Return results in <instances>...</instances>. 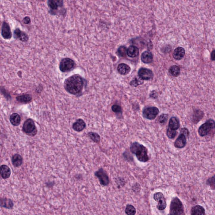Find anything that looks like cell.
I'll return each mask as SVG.
<instances>
[{"instance_id":"obj_25","label":"cell","mask_w":215,"mask_h":215,"mask_svg":"<svg viewBox=\"0 0 215 215\" xmlns=\"http://www.w3.org/2000/svg\"><path fill=\"white\" fill-rule=\"evenodd\" d=\"M32 98V96L30 94H24L16 97V99L18 101L23 103L29 102L31 101Z\"/></svg>"},{"instance_id":"obj_4","label":"cell","mask_w":215,"mask_h":215,"mask_svg":"<svg viewBox=\"0 0 215 215\" xmlns=\"http://www.w3.org/2000/svg\"><path fill=\"white\" fill-rule=\"evenodd\" d=\"M22 130L25 134L31 136H35L37 132L34 122L30 119H27L24 122Z\"/></svg>"},{"instance_id":"obj_20","label":"cell","mask_w":215,"mask_h":215,"mask_svg":"<svg viewBox=\"0 0 215 215\" xmlns=\"http://www.w3.org/2000/svg\"><path fill=\"white\" fill-rule=\"evenodd\" d=\"M139 49L135 46L131 45L127 49V54L131 58H134L139 55Z\"/></svg>"},{"instance_id":"obj_15","label":"cell","mask_w":215,"mask_h":215,"mask_svg":"<svg viewBox=\"0 0 215 215\" xmlns=\"http://www.w3.org/2000/svg\"><path fill=\"white\" fill-rule=\"evenodd\" d=\"M185 54V50L184 48L179 47L175 49L173 54V58L175 59L179 60L184 57Z\"/></svg>"},{"instance_id":"obj_24","label":"cell","mask_w":215,"mask_h":215,"mask_svg":"<svg viewBox=\"0 0 215 215\" xmlns=\"http://www.w3.org/2000/svg\"><path fill=\"white\" fill-rule=\"evenodd\" d=\"M191 214L192 215L205 214V210L203 207L200 205H196L192 209Z\"/></svg>"},{"instance_id":"obj_27","label":"cell","mask_w":215,"mask_h":215,"mask_svg":"<svg viewBox=\"0 0 215 215\" xmlns=\"http://www.w3.org/2000/svg\"><path fill=\"white\" fill-rule=\"evenodd\" d=\"M203 116L204 114L202 111L199 110H195L194 113V123H197L200 120H201V119H202Z\"/></svg>"},{"instance_id":"obj_11","label":"cell","mask_w":215,"mask_h":215,"mask_svg":"<svg viewBox=\"0 0 215 215\" xmlns=\"http://www.w3.org/2000/svg\"><path fill=\"white\" fill-rule=\"evenodd\" d=\"M1 35L5 40H9L12 38V34L11 28L7 22H3L1 28Z\"/></svg>"},{"instance_id":"obj_36","label":"cell","mask_w":215,"mask_h":215,"mask_svg":"<svg viewBox=\"0 0 215 215\" xmlns=\"http://www.w3.org/2000/svg\"><path fill=\"white\" fill-rule=\"evenodd\" d=\"M23 21L24 24H29L31 22V20H30V18L29 17H24Z\"/></svg>"},{"instance_id":"obj_19","label":"cell","mask_w":215,"mask_h":215,"mask_svg":"<svg viewBox=\"0 0 215 215\" xmlns=\"http://www.w3.org/2000/svg\"><path fill=\"white\" fill-rule=\"evenodd\" d=\"M12 163L14 166L18 167L22 165L23 162V158L20 155L15 154L12 157Z\"/></svg>"},{"instance_id":"obj_32","label":"cell","mask_w":215,"mask_h":215,"mask_svg":"<svg viewBox=\"0 0 215 215\" xmlns=\"http://www.w3.org/2000/svg\"><path fill=\"white\" fill-rule=\"evenodd\" d=\"M118 53L120 56L126 57L127 54V49L125 46H120L118 49Z\"/></svg>"},{"instance_id":"obj_3","label":"cell","mask_w":215,"mask_h":215,"mask_svg":"<svg viewBox=\"0 0 215 215\" xmlns=\"http://www.w3.org/2000/svg\"><path fill=\"white\" fill-rule=\"evenodd\" d=\"M170 214H184V209L182 203L179 198L175 197L172 199L170 205Z\"/></svg>"},{"instance_id":"obj_9","label":"cell","mask_w":215,"mask_h":215,"mask_svg":"<svg viewBox=\"0 0 215 215\" xmlns=\"http://www.w3.org/2000/svg\"><path fill=\"white\" fill-rule=\"evenodd\" d=\"M153 198L156 201L158 202V209L160 211L164 210L167 207V203L164 194L161 192H156L154 194Z\"/></svg>"},{"instance_id":"obj_12","label":"cell","mask_w":215,"mask_h":215,"mask_svg":"<svg viewBox=\"0 0 215 215\" xmlns=\"http://www.w3.org/2000/svg\"><path fill=\"white\" fill-rule=\"evenodd\" d=\"M14 36L15 38L18 39L23 42H26L29 39L28 35L19 28H17L14 31Z\"/></svg>"},{"instance_id":"obj_6","label":"cell","mask_w":215,"mask_h":215,"mask_svg":"<svg viewBox=\"0 0 215 215\" xmlns=\"http://www.w3.org/2000/svg\"><path fill=\"white\" fill-rule=\"evenodd\" d=\"M75 63L70 58H65L62 60L59 64V69L63 72H68L74 68Z\"/></svg>"},{"instance_id":"obj_28","label":"cell","mask_w":215,"mask_h":215,"mask_svg":"<svg viewBox=\"0 0 215 215\" xmlns=\"http://www.w3.org/2000/svg\"><path fill=\"white\" fill-rule=\"evenodd\" d=\"M88 136L92 141L96 143H98L100 141V136L95 132L90 131L88 133Z\"/></svg>"},{"instance_id":"obj_7","label":"cell","mask_w":215,"mask_h":215,"mask_svg":"<svg viewBox=\"0 0 215 215\" xmlns=\"http://www.w3.org/2000/svg\"><path fill=\"white\" fill-rule=\"evenodd\" d=\"M95 175L98 178L100 183L103 186H107L109 183V176L102 168H101L96 171L95 173Z\"/></svg>"},{"instance_id":"obj_16","label":"cell","mask_w":215,"mask_h":215,"mask_svg":"<svg viewBox=\"0 0 215 215\" xmlns=\"http://www.w3.org/2000/svg\"><path fill=\"white\" fill-rule=\"evenodd\" d=\"M141 61L145 64H149L153 61L152 54L148 51L144 52L141 55Z\"/></svg>"},{"instance_id":"obj_14","label":"cell","mask_w":215,"mask_h":215,"mask_svg":"<svg viewBox=\"0 0 215 215\" xmlns=\"http://www.w3.org/2000/svg\"><path fill=\"white\" fill-rule=\"evenodd\" d=\"M86 127V124L84 120L81 119H78L74 122L72 125V128L75 131L80 132L84 130Z\"/></svg>"},{"instance_id":"obj_22","label":"cell","mask_w":215,"mask_h":215,"mask_svg":"<svg viewBox=\"0 0 215 215\" xmlns=\"http://www.w3.org/2000/svg\"><path fill=\"white\" fill-rule=\"evenodd\" d=\"M180 124L179 120L176 117H172L170 119L169 124V128L172 130H176L179 129Z\"/></svg>"},{"instance_id":"obj_5","label":"cell","mask_w":215,"mask_h":215,"mask_svg":"<svg viewBox=\"0 0 215 215\" xmlns=\"http://www.w3.org/2000/svg\"><path fill=\"white\" fill-rule=\"evenodd\" d=\"M215 129V121L213 120H209L200 127L198 133L201 136H206L213 129Z\"/></svg>"},{"instance_id":"obj_38","label":"cell","mask_w":215,"mask_h":215,"mask_svg":"<svg viewBox=\"0 0 215 215\" xmlns=\"http://www.w3.org/2000/svg\"><path fill=\"white\" fill-rule=\"evenodd\" d=\"M54 1H57V0H54Z\"/></svg>"},{"instance_id":"obj_29","label":"cell","mask_w":215,"mask_h":215,"mask_svg":"<svg viewBox=\"0 0 215 215\" xmlns=\"http://www.w3.org/2000/svg\"><path fill=\"white\" fill-rule=\"evenodd\" d=\"M125 212L127 215H134L136 214V211L133 205H128L125 209Z\"/></svg>"},{"instance_id":"obj_34","label":"cell","mask_w":215,"mask_h":215,"mask_svg":"<svg viewBox=\"0 0 215 215\" xmlns=\"http://www.w3.org/2000/svg\"><path fill=\"white\" fill-rule=\"evenodd\" d=\"M168 119V115L166 114L161 115L158 118V121L160 124H164L167 122Z\"/></svg>"},{"instance_id":"obj_2","label":"cell","mask_w":215,"mask_h":215,"mask_svg":"<svg viewBox=\"0 0 215 215\" xmlns=\"http://www.w3.org/2000/svg\"><path fill=\"white\" fill-rule=\"evenodd\" d=\"M130 151L136 156L137 159L142 162H146L149 160L147 150L144 145L137 142H134L131 145Z\"/></svg>"},{"instance_id":"obj_35","label":"cell","mask_w":215,"mask_h":215,"mask_svg":"<svg viewBox=\"0 0 215 215\" xmlns=\"http://www.w3.org/2000/svg\"><path fill=\"white\" fill-rule=\"evenodd\" d=\"M112 110L115 113H120L122 112V109L120 106L117 105H114L112 107Z\"/></svg>"},{"instance_id":"obj_37","label":"cell","mask_w":215,"mask_h":215,"mask_svg":"<svg viewBox=\"0 0 215 215\" xmlns=\"http://www.w3.org/2000/svg\"><path fill=\"white\" fill-rule=\"evenodd\" d=\"M211 59L215 61V50H213L211 54Z\"/></svg>"},{"instance_id":"obj_18","label":"cell","mask_w":215,"mask_h":215,"mask_svg":"<svg viewBox=\"0 0 215 215\" xmlns=\"http://www.w3.org/2000/svg\"><path fill=\"white\" fill-rule=\"evenodd\" d=\"M117 70L120 74L123 75H125L129 74V72L131 71V68L128 65L122 63V64H120L118 66Z\"/></svg>"},{"instance_id":"obj_33","label":"cell","mask_w":215,"mask_h":215,"mask_svg":"<svg viewBox=\"0 0 215 215\" xmlns=\"http://www.w3.org/2000/svg\"><path fill=\"white\" fill-rule=\"evenodd\" d=\"M167 136L169 138L173 139L175 138L177 134V132L176 130H172V129L168 128L167 131Z\"/></svg>"},{"instance_id":"obj_10","label":"cell","mask_w":215,"mask_h":215,"mask_svg":"<svg viewBox=\"0 0 215 215\" xmlns=\"http://www.w3.org/2000/svg\"><path fill=\"white\" fill-rule=\"evenodd\" d=\"M139 77L143 80H148L152 79L153 74L151 70L146 68H141L138 71Z\"/></svg>"},{"instance_id":"obj_21","label":"cell","mask_w":215,"mask_h":215,"mask_svg":"<svg viewBox=\"0 0 215 215\" xmlns=\"http://www.w3.org/2000/svg\"><path fill=\"white\" fill-rule=\"evenodd\" d=\"M10 121L11 124L14 126H19L21 123V117L17 113L12 114L10 117Z\"/></svg>"},{"instance_id":"obj_30","label":"cell","mask_w":215,"mask_h":215,"mask_svg":"<svg viewBox=\"0 0 215 215\" xmlns=\"http://www.w3.org/2000/svg\"><path fill=\"white\" fill-rule=\"evenodd\" d=\"M143 80L140 77L138 78L136 77L134 80H132L130 82V84L133 87H137L138 85H141L143 83Z\"/></svg>"},{"instance_id":"obj_8","label":"cell","mask_w":215,"mask_h":215,"mask_svg":"<svg viewBox=\"0 0 215 215\" xmlns=\"http://www.w3.org/2000/svg\"><path fill=\"white\" fill-rule=\"evenodd\" d=\"M159 113V110L155 107H150L145 108L143 110V117L149 120H153L155 119Z\"/></svg>"},{"instance_id":"obj_1","label":"cell","mask_w":215,"mask_h":215,"mask_svg":"<svg viewBox=\"0 0 215 215\" xmlns=\"http://www.w3.org/2000/svg\"><path fill=\"white\" fill-rule=\"evenodd\" d=\"M84 86L82 77L78 74H74L65 80L64 87L65 90L71 94L77 95L81 92Z\"/></svg>"},{"instance_id":"obj_31","label":"cell","mask_w":215,"mask_h":215,"mask_svg":"<svg viewBox=\"0 0 215 215\" xmlns=\"http://www.w3.org/2000/svg\"><path fill=\"white\" fill-rule=\"evenodd\" d=\"M54 0H48V4L50 8L52 10H57L58 7V4Z\"/></svg>"},{"instance_id":"obj_26","label":"cell","mask_w":215,"mask_h":215,"mask_svg":"<svg viewBox=\"0 0 215 215\" xmlns=\"http://www.w3.org/2000/svg\"><path fill=\"white\" fill-rule=\"evenodd\" d=\"M169 72L171 76L177 77L180 74V69L178 66L174 65L170 67Z\"/></svg>"},{"instance_id":"obj_13","label":"cell","mask_w":215,"mask_h":215,"mask_svg":"<svg viewBox=\"0 0 215 215\" xmlns=\"http://www.w3.org/2000/svg\"><path fill=\"white\" fill-rule=\"evenodd\" d=\"M186 135L181 133L175 142V146L177 148H182L184 147L186 143Z\"/></svg>"},{"instance_id":"obj_23","label":"cell","mask_w":215,"mask_h":215,"mask_svg":"<svg viewBox=\"0 0 215 215\" xmlns=\"http://www.w3.org/2000/svg\"><path fill=\"white\" fill-rule=\"evenodd\" d=\"M1 207L7 209H12L14 206V203L11 199L7 198H1Z\"/></svg>"},{"instance_id":"obj_17","label":"cell","mask_w":215,"mask_h":215,"mask_svg":"<svg viewBox=\"0 0 215 215\" xmlns=\"http://www.w3.org/2000/svg\"><path fill=\"white\" fill-rule=\"evenodd\" d=\"M1 175L3 179H7L11 176V172L10 168L6 165L1 166Z\"/></svg>"}]
</instances>
